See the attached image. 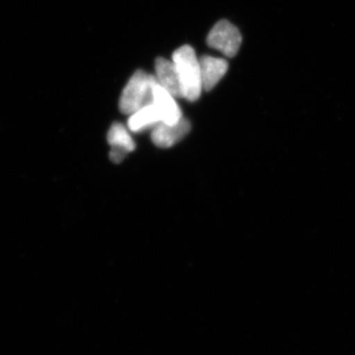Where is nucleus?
<instances>
[{"instance_id": "obj_9", "label": "nucleus", "mask_w": 355, "mask_h": 355, "mask_svg": "<svg viewBox=\"0 0 355 355\" xmlns=\"http://www.w3.org/2000/svg\"><path fill=\"white\" fill-rule=\"evenodd\" d=\"M159 123H161V118L158 110L154 104H150L130 114L128 128L132 132H146L153 130Z\"/></svg>"}, {"instance_id": "obj_7", "label": "nucleus", "mask_w": 355, "mask_h": 355, "mask_svg": "<svg viewBox=\"0 0 355 355\" xmlns=\"http://www.w3.org/2000/svg\"><path fill=\"white\" fill-rule=\"evenodd\" d=\"M198 60H200L203 90H212L227 72V60L211 57V55H202Z\"/></svg>"}, {"instance_id": "obj_3", "label": "nucleus", "mask_w": 355, "mask_h": 355, "mask_svg": "<svg viewBox=\"0 0 355 355\" xmlns=\"http://www.w3.org/2000/svg\"><path fill=\"white\" fill-rule=\"evenodd\" d=\"M241 44V33L227 20L218 21L207 36V44L210 48L220 51L228 58L237 55Z\"/></svg>"}, {"instance_id": "obj_5", "label": "nucleus", "mask_w": 355, "mask_h": 355, "mask_svg": "<svg viewBox=\"0 0 355 355\" xmlns=\"http://www.w3.org/2000/svg\"><path fill=\"white\" fill-rule=\"evenodd\" d=\"M107 139L111 146L110 159L114 163H121L128 153H132L135 149V144L132 135L128 132V128L121 123H114L110 128Z\"/></svg>"}, {"instance_id": "obj_2", "label": "nucleus", "mask_w": 355, "mask_h": 355, "mask_svg": "<svg viewBox=\"0 0 355 355\" xmlns=\"http://www.w3.org/2000/svg\"><path fill=\"white\" fill-rule=\"evenodd\" d=\"M157 84L155 76L137 70L121 92L120 110L121 113L130 114L153 104V88Z\"/></svg>"}, {"instance_id": "obj_8", "label": "nucleus", "mask_w": 355, "mask_h": 355, "mask_svg": "<svg viewBox=\"0 0 355 355\" xmlns=\"http://www.w3.org/2000/svg\"><path fill=\"white\" fill-rule=\"evenodd\" d=\"M155 77L157 83L175 98H183L181 83L176 67L172 60L158 58L155 60Z\"/></svg>"}, {"instance_id": "obj_6", "label": "nucleus", "mask_w": 355, "mask_h": 355, "mask_svg": "<svg viewBox=\"0 0 355 355\" xmlns=\"http://www.w3.org/2000/svg\"><path fill=\"white\" fill-rule=\"evenodd\" d=\"M153 104L158 110L161 123L166 125H176L183 118L181 108L176 102V98L170 94L164 88L156 84L153 88Z\"/></svg>"}, {"instance_id": "obj_4", "label": "nucleus", "mask_w": 355, "mask_h": 355, "mask_svg": "<svg viewBox=\"0 0 355 355\" xmlns=\"http://www.w3.org/2000/svg\"><path fill=\"white\" fill-rule=\"evenodd\" d=\"M191 130V123L182 118L176 125H166L159 123L151 132V139L160 148H169L184 139Z\"/></svg>"}, {"instance_id": "obj_1", "label": "nucleus", "mask_w": 355, "mask_h": 355, "mask_svg": "<svg viewBox=\"0 0 355 355\" xmlns=\"http://www.w3.org/2000/svg\"><path fill=\"white\" fill-rule=\"evenodd\" d=\"M176 67L183 98L190 102L197 101L203 90L200 60L196 51L188 44L180 46L172 55Z\"/></svg>"}]
</instances>
